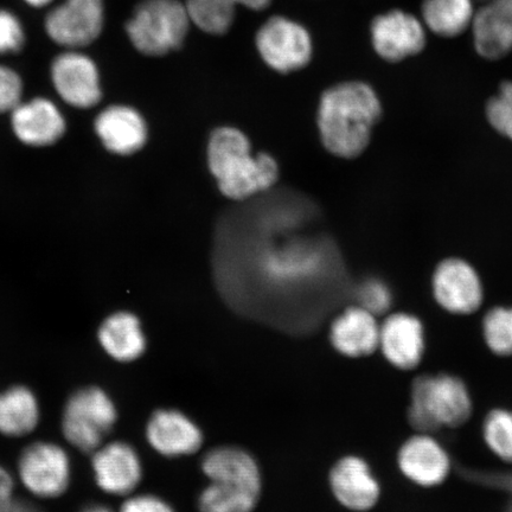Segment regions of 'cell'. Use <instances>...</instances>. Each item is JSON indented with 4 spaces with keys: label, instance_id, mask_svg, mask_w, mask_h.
I'll return each mask as SVG.
<instances>
[{
    "label": "cell",
    "instance_id": "11",
    "mask_svg": "<svg viewBox=\"0 0 512 512\" xmlns=\"http://www.w3.org/2000/svg\"><path fill=\"white\" fill-rule=\"evenodd\" d=\"M398 466L408 482L432 489L446 482L452 471V460L432 433L415 432L401 445Z\"/></svg>",
    "mask_w": 512,
    "mask_h": 512
},
{
    "label": "cell",
    "instance_id": "22",
    "mask_svg": "<svg viewBox=\"0 0 512 512\" xmlns=\"http://www.w3.org/2000/svg\"><path fill=\"white\" fill-rule=\"evenodd\" d=\"M40 422V405L32 390L15 386L0 393V434L24 437Z\"/></svg>",
    "mask_w": 512,
    "mask_h": 512
},
{
    "label": "cell",
    "instance_id": "30",
    "mask_svg": "<svg viewBox=\"0 0 512 512\" xmlns=\"http://www.w3.org/2000/svg\"><path fill=\"white\" fill-rule=\"evenodd\" d=\"M393 304L392 292L381 280L366 281L358 292V305L373 313L376 317L386 315Z\"/></svg>",
    "mask_w": 512,
    "mask_h": 512
},
{
    "label": "cell",
    "instance_id": "1",
    "mask_svg": "<svg viewBox=\"0 0 512 512\" xmlns=\"http://www.w3.org/2000/svg\"><path fill=\"white\" fill-rule=\"evenodd\" d=\"M383 110L375 89L363 81L337 83L320 95V142L332 156L355 159L368 149Z\"/></svg>",
    "mask_w": 512,
    "mask_h": 512
},
{
    "label": "cell",
    "instance_id": "2",
    "mask_svg": "<svg viewBox=\"0 0 512 512\" xmlns=\"http://www.w3.org/2000/svg\"><path fill=\"white\" fill-rule=\"evenodd\" d=\"M207 162L221 194L232 201H245L277 184L280 169L268 152L252 155L245 132L233 126L216 127L210 133Z\"/></svg>",
    "mask_w": 512,
    "mask_h": 512
},
{
    "label": "cell",
    "instance_id": "40",
    "mask_svg": "<svg viewBox=\"0 0 512 512\" xmlns=\"http://www.w3.org/2000/svg\"><path fill=\"white\" fill-rule=\"evenodd\" d=\"M233 3L236 4V6H239V0H232Z\"/></svg>",
    "mask_w": 512,
    "mask_h": 512
},
{
    "label": "cell",
    "instance_id": "12",
    "mask_svg": "<svg viewBox=\"0 0 512 512\" xmlns=\"http://www.w3.org/2000/svg\"><path fill=\"white\" fill-rule=\"evenodd\" d=\"M370 38L381 59L396 63L424 50L426 27L418 17L406 11L392 10L374 18Z\"/></svg>",
    "mask_w": 512,
    "mask_h": 512
},
{
    "label": "cell",
    "instance_id": "8",
    "mask_svg": "<svg viewBox=\"0 0 512 512\" xmlns=\"http://www.w3.org/2000/svg\"><path fill=\"white\" fill-rule=\"evenodd\" d=\"M18 475L24 488L40 498L64 494L70 482V460L59 445L38 441L22 452Z\"/></svg>",
    "mask_w": 512,
    "mask_h": 512
},
{
    "label": "cell",
    "instance_id": "15",
    "mask_svg": "<svg viewBox=\"0 0 512 512\" xmlns=\"http://www.w3.org/2000/svg\"><path fill=\"white\" fill-rule=\"evenodd\" d=\"M330 486L338 503L351 511L366 512L380 501L381 486L361 457H344L332 467Z\"/></svg>",
    "mask_w": 512,
    "mask_h": 512
},
{
    "label": "cell",
    "instance_id": "25",
    "mask_svg": "<svg viewBox=\"0 0 512 512\" xmlns=\"http://www.w3.org/2000/svg\"><path fill=\"white\" fill-rule=\"evenodd\" d=\"M422 23L441 37H456L472 27L476 11L472 0H424Z\"/></svg>",
    "mask_w": 512,
    "mask_h": 512
},
{
    "label": "cell",
    "instance_id": "31",
    "mask_svg": "<svg viewBox=\"0 0 512 512\" xmlns=\"http://www.w3.org/2000/svg\"><path fill=\"white\" fill-rule=\"evenodd\" d=\"M23 82L14 69L0 64V114L9 113L21 104Z\"/></svg>",
    "mask_w": 512,
    "mask_h": 512
},
{
    "label": "cell",
    "instance_id": "29",
    "mask_svg": "<svg viewBox=\"0 0 512 512\" xmlns=\"http://www.w3.org/2000/svg\"><path fill=\"white\" fill-rule=\"evenodd\" d=\"M25 42L27 34L21 18L11 10L0 9V55L19 53Z\"/></svg>",
    "mask_w": 512,
    "mask_h": 512
},
{
    "label": "cell",
    "instance_id": "21",
    "mask_svg": "<svg viewBox=\"0 0 512 512\" xmlns=\"http://www.w3.org/2000/svg\"><path fill=\"white\" fill-rule=\"evenodd\" d=\"M98 337L102 349L115 361H136L146 349L142 324L130 312H118L108 317L102 323Z\"/></svg>",
    "mask_w": 512,
    "mask_h": 512
},
{
    "label": "cell",
    "instance_id": "32",
    "mask_svg": "<svg viewBox=\"0 0 512 512\" xmlns=\"http://www.w3.org/2000/svg\"><path fill=\"white\" fill-rule=\"evenodd\" d=\"M485 114L490 126L512 143V102L498 93L486 104Z\"/></svg>",
    "mask_w": 512,
    "mask_h": 512
},
{
    "label": "cell",
    "instance_id": "26",
    "mask_svg": "<svg viewBox=\"0 0 512 512\" xmlns=\"http://www.w3.org/2000/svg\"><path fill=\"white\" fill-rule=\"evenodd\" d=\"M192 25L208 35L221 36L233 27L236 4L232 0H187Z\"/></svg>",
    "mask_w": 512,
    "mask_h": 512
},
{
    "label": "cell",
    "instance_id": "24",
    "mask_svg": "<svg viewBox=\"0 0 512 512\" xmlns=\"http://www.w3.org/2000/svg\"><path fill=\"white\" fill-rule=\"evenodd\" d=\"M261 488L232 479L211 480L201 492L198 507L201 512H253Z\"/></svg>",
    "mask_w": 512,
    "mask_h": 512
},
{
    "label": "cell",
    "instance_id": "18",
    "mask_svg": "<svg viewBox=\"0 0 512 512\" xmlns=\"http://www.w3.org/2000/svg\"><path fill=\"white\" fill-rule=\"evenodd\" d=\"M95 130L106 149L120 156H130L142 150L149 136L143 115L124 105H114L102 111L95 120Z\"/></svg>",
    "mask_w": 512,
    "mask_h": 512
},
{
    "label": "cell",
    "instance_id": "14",
    "mask_svg": "<svg viewBox=\"0 0 512 512\" xmlns=\"http://www.w3.org/2000/svg\"><path fill=\"white\" fill-rule=\"evenodd\" d=\"M92 467L99 488L114 496L130 495L143 478L139 454L121 441L101 445L94 451Z\"/></svg>",
    "mask_w": 512,
    "mask_h": 512
},
{
    "label": "cell",
    "instance_id": "19",
    "mask_svg": "<svg viewBox=\"0 0 512 512\" xmlns=\"http://www.w3.org/2000/svg\"><path fill=\"white\" fill-rule=\"evenodd\" d=\"M11 123L17 138L30 146L54 144L66 131V121L59 108L44 98L21 102L11 112Z\"/></svg>",
    "mask_w": 512,
    "mask_h": 512
},
{
    "label": "cell",
    "instance_id": "28",
    "mask_svg": "<svg viewBox=\"0 0 512 512\" xmlns=\"http://www.w3.org/2000/svg\"><path fill=\"white\" fill-rule=\"evenodd\" d=\"M486 347L498 357L512 356V307L497 306L483 319Z\"/></svg>",
    "mask_w": 512,
    "mask_h": 512
},
{
    "label": "cell",
    "instance_id": "10",
    "mask_svg": "<svg viewBox=\"0 0 512 512\" xmlns=\"http://www.w3.org/2000/svg\"><path fill=\"white\" fill-rule=\"evenodd\" d=\"M51 81L64 102L76 108L98 105L102 92L99 68L91 56L64 49L51 63Z\"/></svg>",
    "mask_w": 512,
    "mask_h": 512
},
{
    "label": "cell",
    "instance_id": "7",
    "mask_svg": "<svg viewBox=\"0 0 512 512\" xmlns=\"http://www.w3.org/2000/svg\"><path fill=\"white\" fill-rule=\"evenodd\" d=\"M105 22V0H62L48 12L44 31L61 48L82 50L98 40Z\"/></svg>",
    "mask_w": 512,
    "mask_h": 512
},
{
    "label": "cell",
    "instance_id": "37",
    "mask_svg": "<svg viewBox=\"0 0 512 512\" xmlns=\"http://www.w3.org/2000/svg\"><path fill=\"white\" fill-rule=\"evenodd\" d=\"M23 2L31 6V8L43 9L47 8V6L53 5L55 0H23Z\"/></svg>",
    "mask_w": 512,
    "mask_h": 512
},
{
    "label": "cell",
    "instance_id": "9",
    "mask_svg": "<svg viewBox=\"0 0 512 512\" xmlns=\"http://www.w3.org/2000/svg\"><path fill=\"white\" fill-rule=\"evenodd\" d=\"M435 302L454 316H469L484 302V287L476 268L459 258L439 262L432 277Z\"/></svg>",
    "mask_w": 512,
    "mask_h": 512
},
{
    "label": "cell",
    "instance_id": "39",
    "mask_svg": "<svg viewBox=\"0 0 512 512\" xmlns=\"http://www.w3.org/2000/svg\"><path fill=\"white\" fill-rule=\"evenodd\" d=\"M83 512H112L111 510H108L107 508L105 507H98V505H96V507H91V508H87L85 511Z\"/></svg>",
    "mask_w": 512,
    "mask_h": 512
},
{
    "label": "cell",
    "instance_id": "3",
    "mask_svg": "<svg viewBox=\"0 0 512 512\" xmlns=\"http://www.w3.org/2000/svg\"><path fill=\"white\" fill-rule=\"evenodd\" d=\"M473 411L469 388L451 374L420 376L413 383L408 421L415 432L432 433L465 424Z\"/></svg>",
    "mask_w": 512,
    "mask_h": 512
},
{
    "label": "cell",
    "instance_id": "34",
    "mask_svg": "<svg viewBox=\"0 0 512 512\" xmlns=\"http://www.w3.org/2000/svg\"><path fill=\"white\" fill-rule=\"evenodd\" d=\"M14 486L10 473L0 466V512H11L14 507Z\"/></svg>",
    "mask_w": 512,
    "mask_h": 512
},
{
    "label": "cell",
    "instance_id": "13",
    "mask_svg": "<svg viewBox=\"0 0 512 512\" xmlns=\"http://www.w3.org/2000/svg\"><path fill=\"white\" fill-rule=\"evenodd\" d=\"M379 350L396 369L411 371L419 367L426 352L424 324L411 313L388 315L381 323Z\"/></svg>",
    "mask_w": 512,
    "mask_h": 512
},
{
    "label": "cell",
    "instance_id": "23",
    "mask_svg": "<svg viewBox=\"0 0 512 512\" xmlns=\"http://www.w3.org/2000/svg\"><path fill=\"white\" fill-rule=\"evenodd\" d=\"M204 476L210 480L233 479L260 486L261 473L258 463L247 451L239 447L224 446L209 451L201 463Z\"/></svg>",
    "mask_w": 512,
    "mask_h": 512
},
{
    "label": "cell",
    "instance_id": "35",
    "mask_svg": "<svg viewBox=\"0 0 512 512\" xmlns=\"http://www.w3.org/2000/svg\"><path fill=\"white\" fill-rule=\"evenodd\" d=\"M272 4V0H239V6L252 11H264Z\"/></svg>",
    "mask_w": 512,
    "mask_h": 512
},
{
    "label": "cell",
    "instance_id": "16",
    "mask_svg": "<svg viewBox=\"0 0 512 512\" xmlns=\"http://www.w3.org/2000/svg\"><path fill=\"white\" fill-rule=\"evenodd\" d=\"M146 439L164 457L190 456L200 450L203 434L188 415L176 409H160L146 426Z\"/></svg>",
    "mask_w": 512,
    "mask_h": 512
},
{
    "label": "cell",
    "instance_id": "27",
    "mask_svg": "<svg viewBox=\"0 0 512 512\" xmlns=\"http://www.w3.org/2000/svg\"><path fill=\"white\" fill-rule=\"evenodd\" d=\"M483 439L489 450L502 462L512 464V411L492 409L483 422Z\"/></svg>",
    "mask_w": 512,
    "mask_h": 512
},
{
    "label": "cell",
    "instance_id": "6",
    "mask_svg": "<svg viewBox=\"0 0 512 512\" xmlns=\"http://www.w3.org/2000/svg\"><path fill=\"white\" fill-rule=\"evenodd\" d=\"M261 60L274 72L290 74L309 66L313 40L305 25L286 16H272L255 35Z\"/></svg>",
    "mask_w": 512,
    "mask_h": 512
},
{
    "label": "cell",
    "instance_id": "17",
    "mask_svg": "<svg viewBox=\"0 0 512 512\" xmlns=\"http://www.w3.org/2000/svg\"><path fill=\"white\" fill-rule=\"evenodd\" d=\"M381 323L360 305L345 309L331 324L330 339L344 356L360 358L379 350Z\"/></svg>",
    "mask_w": 512,
    "mask_h": 512
},
{
    "label": "cell",
    "instance_id": "36",
    "mask_svg": "<svg viewBox=\"0 0 512 512\" xmlns=\"http://www.w3.org/2000/svg\"><path fill=\"white\" fill-rule=\"evenodd\" d=\"M11 512H42L40 509L36 507V505L31 504L27 501H18L16 499L14 503V507H12Z\"/></svg>",
    "mask_w": 512,
    "mask_h": 512
},
{
    "label": "cell",
    "instance_id": "5",
    "mask_svg": "<svg viewBox=\"0 0 512 512\" xmlns=\"http://www.w3.org/2000/svg\"><path fill=\"white\" fill-rule=\"evenodd\" d=\"M117 419V408L104 390L82 388L70 396L64 407L62 432L70 445L81 452L93 453Z\"/></svg>",
    "mask_w": 512,
    "mask_h": 512
},
{
    "label": "cell",
    "instance_id": "4",
    "mask_svg": "<svg viewBox=\"0 0 512 512\" xmlns=\"http://www.w3.org/2000/svg\"><path fill=\"white\" fill-rule=\"evenodd\" d=\"M191 21L179 0H142L128 18L125 31L140 54L162 57L183 47Z\"/></svg>",
    "mask_w": 512,
    "mask_h": 512
},
{
    "label": "cell",
    "instance_id": "33",
    "mask_svg": "<svg viewBox=\"0 0 512 512\" xmlns=\"http://www.w3.org/2000/svg\"><path fill=\"white\" fill-rule=\"evenodd\" d=\"M120 512H175L164 499L153 495H139L128 498L121 505Z\"/></svg>",
    "mask_w": 512,
    "mask_h": 512
},
{
    "label": "cell",
    "instance_id": "38",
    "mask_svg": "<svg viewBox=\"0 0 512 512\" xmlns=\"http://www.w3.org/2000/svg\"><path fill=\"white\" fill-rule=\"evenodd\" d=\"M499 94L512 102V81L503 82L502 86L499 87Z\"/></svg>",
    "mask_w": 512,
    "mask_h": 512
},
{
    "label": "cell",
    "instance_id": "20",
    "mask_svg": "<svg viewBox=\"0 0 512 512\" xmlns=\"http://www.w3.org/2000/svg\"><path fill=\"white\" fill-rule=\"evenodd\" d=\"M477 53L499 60L512 50V0H486L472 23Z\"/></svg>",
    "mask_w": 512,
    "mask_h": 512
}]
</instances>
